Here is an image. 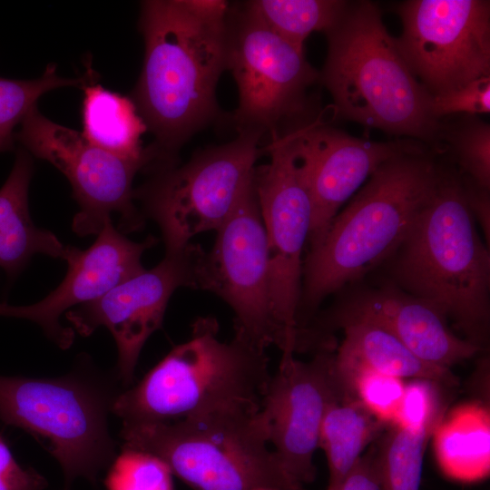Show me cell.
Returning <instances> with one entry per match:
<instances>
[{
	"instance_id": "cell-1",
	"label": "cell",
	"mask_w": 490,
	"mask_h": 490,
	"mask_svg": "<svg viewBox=\"0 0 490 490\" xmlns=\"http://www.w3.org/2000/svg\"><path fill=\"white\" fill-rule=\"evenodd\" d=\"M230 5L223 0L141 4L144 58L132 100L155 138L153 167L175 164L181 146L218 115Z\"/></svg>"
},
{
	"instance_id": "cell-2",
	"label": "cell",
	"mask_w": 490,
	"mask_h": 490,
	"mask_svg": "<svg viewBox=\"0 0 490 490\" xmlns=\"http://www.w3.org/2000/svg\"><path fill=\"white\" fill-rule=\"evenodd\" d=\"M443 168L427 148L382 163L303 260L297 325L302 337L321 302L388 260L433 195Z\"/></svg>"
},
{
	"instance_id": "cell-3",
	"label": "cell",
	"mask_w": 490,
	"mask_h": 490,
	"mask_svg": "<svg viewBox=\"0 0 490 490\" xmlns=\"http://www.w3.org/2000/svg\"><path fill=\"white\" fill-rule=\"evenodd\" d=\"M392 283L426 301L479 348L490 322V253L476 229L460 173L437 186L388 259Z\"/></svg>"
},
{
	"instance_id": "cell-4",
	"label": "cell",
	"mask_w": 490,
	"mask_h": 490,
	"mask_svg": "<svg viewBox=\"0 0 490 490\" xmlns=\"http://www.w3.org/2000/svg\"><path fill=\"white\" fill-rule=\"evenodd\" d=\"M325 34L328 54L318 81L340 117L436 143L440 120L431 113V94L409 69L376 4L349 2Z\"/></svg>"
},
{
	"instance_id": "cell-5",
	"label": "cell",
	"mask_w": 490,
	"mask_h": 490,
	"mask_svg": "<svg viewBox=\"0 0 490 490\" xmlns=\"http://www.w3.org/2000/svg\"><path fill=\"white\" fill-rule=\"evenodd\" d=\"M212 317L198 318L137 384L122 391L112 413L123 425L169 423L230 406L260 403L270 379L266 350L234 337L219 338Z\"/></svg>"
},
{
	"instance_id": "cell-6",
	"label": "cell",
	"mask_w": 490,
	"mask_h": 490,
	"mask_svg": "<svg viewBox=\"0 0 490 490\" xmlns=\"http://www.w3.org/2000/svg\"><path fill=\"white\" fill-rule=\"evenodd\" d=\"M122 449L150 453L193 490H302L270 449L260 403L169 423L123 425Z\"/></svg>"
},
{
	"instance_id": "cell-7",
	"label": "cell",
	"mask_w": 490,
	"mask_h": 490,
	"mask_svg": "<svg viewBox=\"0 0 490 490\" xmlns=\"http://www.w3.org/2000/svg\"><path fill=\"white\" fill-rule=\"evenodd\" d=\"M82 362L59 377L0 376V420L44 446L62 467L66 490L77 478L95 484L115 458L108 415L122 392L119 378Z\"/></svg>"
},
{
	"instance_id": "cell-8",
	"label": "cell",
	"mask_w": 490,
	"mask_h": 490,
	"mask_svg": "<svg viewBox=\"0 0 490 490\" xmlns=\"http://www.w3.org/2000/svg\"><path fill=\"white\" fill-rule=\"evenodd\" d=\"M263 133L246 130L232 141L196 152L187 162L149 172L134 189L142 215L156 222L165 252L181 250L204 231L217 230L253 182Z\"/></svg>"
},
{
	"instance_id": "cell-9",
	"label": "cell",
	"mask_w": 490,
	"mask_h": 490,
	"mask_svg": "<svg viewBox=\"0 0 490 490\" xmlns=\"http://www.w3.org/2000/svg\"><path fill=\"white\" fill-rule=\"evenodd\" d=\"M264 149L270 162L254 170L253 182L265 230L270 264V299L282 355L298 352L297 312L303 250L313 213L309 162L302 125L272 132Z\"/></svg>"
},
{
	"instance_id": "cell-10",
	"label": "cell",
	"mask_w": 490,
	"mask_h": 490,
	"mask_svg": "<svg viewBox=\"0 0 490 490\" xmlns=\"http://www.w3.org/2000/svg\"><path fill=\"white\" fill-rule=\"evenodd\" d=\"M15 132L31 155L58 169L69 181L80 207L72 229L79 236L98 234L111 214H119L122 233L141 230L144 218L134 204L133 179L149 159H129L89 142L78 131L58 124L34 107Z\"/></svg>"
},
{
	"instance_id": "cell-11",
	"label": "cell",
	"mask_w": 490,
	"mask_h": 490,
	"mask_svg": "<svg viewBox=\"0 0 490 490\" xmlns=\"http://www.w3.org/2000/svg\"><path fill=\"white\" fill-rule=\"evenodd\" d=\"M227 69L235 80L238 131H278L306 108L308 89L319 79L299 48L274 33L246 5L228 15Z\"/></svg>"
},
{
	"instance_id": "cell-12",
	"label": "cell",
	"mask_w": 490,
	"mask_h": 490,
	"mask_svg": "<svg viewBox=\"0 0 490 490\" xmlns=\"http://www.w3.org/2000/svg\"><path fill=\"white\" fill-rule=\"evenodd\" d=\"M396 39L409 69L431 95L490 76V2L408 0Z\"/></svg>"
},
{
	"instance_id": "cell-13",
	"label": "cell",
	"mask_w": 490,
	"mask_h": 490,
	"mask_svg": "<svg viewBox=\"0 0 490 490\" xmlns=\"http://www.w3.org/2000/svg\"><path fill=\"white\" fill-rule=\"evenodd\" d=\"M216 232L211 250L204 251L199 265L198 289L215 294L231 308L234 337L263 350L278 347L267 239L254 182Z\"/></svg>"
},
{
	"instance_id": "cell-14",
	"label": "cell",
	"mask_w": 490,
	"mask_h": 490,
	"mask_svg": "<svg viewBox=\"0 0 490 490\" xmlns=\"http://www.w3.org/2000/svg\"><path fill=\"white\" fill-rule=\"evenodd\" d=\"M203 253L200 245L192 243L181 250L165 252L152 269H144L101 298L65 313L73 329L81 336H90L100 327L111 332L118 350L116 374L122 387L128 388L133 383L141 351L162 327L173 292L181 287L198 289Z\"/></svg>"
},
{
	"instance_id": "cell-15",
	"label": "cell",
	"mask_w": 490,
	"mask_h": 490,
	"mask_svg": "<svg viewBox=\"0 0 490 490\" xmlns=\"http://www.w3.org/2000/svg\"><path fill=\"white\" fill-rule=\"evenodd\" d=\"M345 393L330 344L318 348L309 361L281 357L270 377L260 398L269 441L285 473L301 488L316 477L313 456L325 413Z\"/></svg>"
},
{
	"instance_id": "cell-16",
	"label": "cell",
	"mask_w": 490,
	"mask_h": 490,
	"mask_svg": "<svg viewBox=\"0 0 490 490\" xmlns=\"http://www.w3.org/2000/svg\"><path fill=\"white\" fill-rule=\"evenodd\" d=\"M156 242L153 236L141 242L132 241L115 229L109 219L89 248L64 247L62 260L67 263V272L56 289L31 305L0 302V317L33 321L59 348H68L75 332L73 328L61 325L62 314L101 298L116 285L142 271V256Z\"/></svg>"
},
{
	"instance_id": "cell-17",
	"label": "cell",
	"mask_w": 490,
	"mask_h": 490,
	"mask_svg": "<svg viewBox=\"0 0 490 490\" xmlns=\"http://www.w3.org/2000/svg\"><path fill=\"white\" fill-rule=\"evenodd\" d=\"M350 321L368 322L388 331L418 358L441 368H450L482 350L454 334L434 307L393 283L351 296L328 318L313 323L309 331L322 341L325 328Z\"/></svg>"
},
{
	"instance_id": "cell-18",
	"label": "cell",
	"mask_w": 490,
	"mask_h": 490,
	"mask_svg": "<svg viewBox=\"0 0 490 490\" xmlns=\"http://www.w3.org/2000/svg\"><path fill=\"white\" fill-rule=\"evenodd\" d=\"M313 204L309 248L317 245L339 207L384 162L426 149L412 140L367 141L318 121L303 124Z\"/></svg>"
},
{
	"instance_id": "cell-19",
	"label": "cell",
	"mask_w": 490,
	"mask_h": 490,
	"mask_svg": "<svg viewBox=\"0 0 490 490\" xmlns=\"http://www.w3.org/2000/svg\"><path fill=\"white\" fill-rule=\"evenodd\" d=\"M34 172L32 155L23 147L0 188V269L14 280L35 254L63 258L64 245L31 219L28 190Z\"/></svg>"
},
{
	"instance_id": "cell-20",
	"label": "cell",
	"mask_w": 490,
	"mask_h": 490,
	"mask_svg": "<svg viewBox=\"0 0 490 490\" xmlns=\"http://www.w3.org/2000/svg\"><path fill=\"white\" fill-rule=\"evenodd\" d=\"M344 340L335 353V369L344 373L368 368L399 378H424L440 385L456 384L450 368L418 358L388 331L363 321L341 324Z\"/></svg>"
},
{
	"instance_id": "cell-21",
	"label": "cell",
	"mask_w": 490,
	"mask_h": 490,
	"mask_svg": "<svg viewBox=\"0 0 490 490\" xmlns=\"http://www.w3.org/2000/svg\"><path fill=\"white\" fill-rule=\"evenodd\" d=\"M432 436L436 463L450 479L473 483L490 473V411L474 401L444 414Z\"/></svg>"
},
{
	"instance_id": "cell-22",
	"label": "cell",
	"mask_w": 490,
	"mask_h": 490,
	"mask_svg": "<svg viewBox=\"0 0 490 490\" xmlns=\"http://www.w3.org/2000/svg\"><path fill=\"white\" fill-rule=\"evenodd\" d=\"M97 81L82 88V134L92 144L116 155L149 159L151 167L155 153L151 145L142 146V136L147 127L133 101L103 87Z\"/></svg>"
},
{
	"instance_id": "cell-23",
	"label": "cell",
	"mask_w": 490,
	"mask_h": 490,
	"mask_svg": "<svg viewBox=\"0 0 490 490\" xmlns=\"http://www.w3.org/2000/svg\"><path fill=\"white\" fill-rule=\"evenodd\" d=\"M385 426L350 393H345L329 406L321 423L318 440L329 470L327 490H341L363 450Z\"/></svg>"
},
{
	"instance_id": "cell-24",
	"label": "cell",
	"mask_w": 490,
	"mask_h": 490,
	"mask_svg": "<svg viewBox=\"0 0 490 490\" xmlns=\"http://www.w3.org/2000/svg\"><path fill=\"white\" fill-rule=\"evenodd\" d=\"M245 5L270 29L304 48L308 36L328 32L340 19L349 2L343 0H251Z\"/></svg>"
},
{
	"instance_id": "cell-25",
	"label": "cell",
	"mask_w": 490,
	"mask_h": 490,
	"mask_svg": "<svg viewBox=\"0 0 490 490\" xmlns=\"http://www.w3.org/2000/svg\"><path fill=\"white\" fill-rule=\"evenodd\" d=\"M96 78L98 74L90 65L81 77H62L54 63L49 64L44 74L35 79L16 80L0 76V152L14 149L15 126L37 106L42 95L61 87L83 88Z\"/></svg>"
},
{
	"instance_id": "cell-26",
	"label": "cell",
	"mask_w": 490,
	"mask_h": 490,
	"mask_svg": "<svg viewBox=\"0 0 490 490\" xmlns=\"http://www.w3.org/2000/svg\"><path fill=\"white\" fill-rule=\"evenodd\" d=\"M392 427L377 449L381 490H419L425 449L436 426Z\"/></svg>"
},
{
	"instance_id": "cell-27",
	"label": "cell",
	"mask_w": 490,
	"mask_h": 490,
	"mask_svg": "<svg viewBox=\"0 0 490 490\" xmlns=\"http://www.w3.org/2000/svg\"><path fill=\"white\" fill-rule=\"evenodd\" d=\"M446 142L460 167V174L490 190V125L475 115L445 124L440 120L437 139Z\"/></svg>"
},
{
	"instance_id": "cell-28",
	"label": "cell",
	"mask_w": 490,
	"mask_h": 490,
	"mask_svg": "<svg viewBox=\"0 0 490 490\" xmlns=\"http://www.w3.org/2000/svg\"><path fill=\"white\" fill-rule=\"evenodd\" d=\"M337 375L344 389L377 420L386 426L396 424L405 388L402 378L368 368H358Z\"/></svg>"
},
{
	"instance_id": "cell-29",
	"label": "cell",
	"mask_w": 490,
	"mask_h": 490,
	"mask_svg": "<svg viewBox=\"0 0 490 490\" xmlns=\"http://www.w3.org/2000/svg\"><path fill=\"white\" fill-rule=\"evenodd\" d=\"M106 490H173L172 474L157 456L139 450L122 449L109 466Z\"/></svg>"
},
{
	"instance_id": "cell-30",
	"label": "cell",
	"mask_w": 490,
	"mask_h": 490,
	"mask_svg": "<svg viewBox=\"0 0 490 490\" xmlns=\"http://www.w3.org/2000/svg\"><path fill=\"white\" fill-rule=\"evenodd\" d=\"M438 383L414 378L405 383L399 411L394 426L416 429L436 426L444 416Z\"/></svg>"
},
{
	"instance_id": "cell-31",
	"label": "cell",
	"mask_w": 490,
	"mask_h": 490,
	"mask_svg": "<svg viewBox=\"0 0 490 490\" xmlns=\"http://www.w3.org/2000/svg\"><path fill=\"white\" fill-rule=\"evenodd\" d=\"M430 111L436 120L456 113H489L490 76L475 80L447 93L431 95Z\"/></svg>"
},
{
	"instance_id": "cell-32",
	"label": "cell",
	"mask_w": 490,
	"mask_h": 490,
	"mask_svg": "<svg viewBox=\"0 0 490 490\" xmlns=\"http://www.w3.org/2000/svg\"><path fill=\"white\" fill-rule=\"evenodd\" d=\"M46 486L42 475L17 463L0 429V490H44Z\"/></svg>"
},
{
	"instance_id": "cell-33",
	"label": "cell",
	"mask_w": 490,
	"mask_h": 490,
	"mask_svg": "<svg viewBox=\"0 0 490 490\" xmlns=\"http://www.w3.org/2000/svg\"><path fill=\"white\" fill-rule=\"evenodd\" d=\"M341 490H381L377 449L372 448L358 459Z\"/></svg>"
},
{
	"instance_id": "cell-34",
	"label": "cell",
	"mask_w": 490,
	"mask_h": 490,
	"mask_svg": "<svg viewBox=\"0 0 490 490\" xmlns=\"http://www.w3.org/2000/svg\"><path fill=\"white\" fill-rule=\"evenodd\" d=\"M462 181L466 191L469 209L475 220L480 224L484 235L489 245L490 240V190L475 185L469 179L463 176Z\"/></svg>"
},
{
	"instance_id": "cell-35",
	"label": "cell",
	"mask_w": 490,
	"mask_h": 490,
	"mask_svg": "<svg viewBox=\"0 0 490 490\" xmlns=\"http://www.w3.org/2000/svg\"><path fill=\"white\" fill-rule=\"evenodd\" d=\"M255 490H275V489H271V488H258V489H255Z\"/></svg>"
},
{
	"instance_id": "cell-36",
	"label": "cell",
	"mask_w": 490,
	"mask_h": 490,
	"mask_svg": "<svg viewBox=\"0 0 490 490\" xmlns=\"http://www.w3.org/2000/svg\"><path fill=\"white\" fill-rule=\"evenodd\" d=\"M64 490H66V489H64Z\"/></svg>"
}]
</instances>
